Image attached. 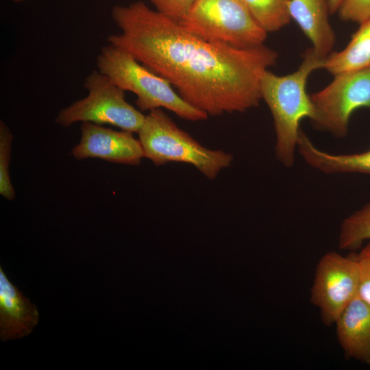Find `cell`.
I'll use <instances>...</instances> for the list:
<instances>
[{
    "instance_id": "cell-1",
    "label": "cell",
    "mask_w": 370,
    "mask_h": 370,
    "mask_svg": "<svg viewBox=\"0 0 370 370\" xmlns=\"http://www.w3.org/2000/svg\"><path fill=\"white\" fill-rule=\"evenodd\" d=\"M111 16L120 32L108 36V43L169 81L195 108L219 116L258 106L261 77L278 58L272 49L204 40L142 1L116 5Z\"/></svg>"
},
{
    "instance_id": "cell-2",
    "label": "cell",
    "mask_w": 370,
    "mask_h": 370,
    "mask_svg": "<svg viewBox=\"0 0 370 370\" xmlns=\"http://www.w3.org/2000/svg\"><path fill=\"white\" fill-rule=\"evenodd\" d=\"M325 58L310 48L293 73L280 76L267 69L261 77V98L268 106L274 122L275 157L286 167L293 166L295 161L301 121L306 117L311 120L314 114L310 96L306 92L308 78L314 71L323 69Z\"/></svg>"
},
{
    "instance_id": "cell-3",
    "label": "cell",
    "mask_w": 370,
    "mask_h": 370,
    "mask_svg": "<svg viewBox=\"0 0 370 370\" xmlns=\"http://www.w3.org/2000/svg\"><path fill=\"white\" fill-rule=\"evenodd\" d=\"M96 62L97 70L116 86L136 95V104L141 111L165 108L192 121L205 120L208 116L186 102L169 81L118 47L109 43L103 47Z\"/></svg>"
},
{
    "instance_id": "cell-4",
    "label": "cell",
    "mask_w": 370,
    "mask_h": 370,
    "mask_svg": "<svg viewBox=\"0 0 370 370\" xmlns=\"http://www.w3.org/2000/svg\"><path fill=\"white\" fill-rule=\"evenodd\" d=\"M145 158L155 165L182 162L195 167L208 180H214L229 167L233 156L221 149L205 147L183 131L161 109L145 115L138 132Z\"/></svg>"
},
{
    "instance_id": "cell-5",
    "label": "cell",
    "mask_w": 370,
    "mask_h": 370,
    "mask_svg": "<svg viewBox=\"0 0 370 370\" xmlns=\"http://www.w3.org/2000/svg\"><path fill=\"white\" fill-rule=\"evenodd\" d=\"M180 23L204 40L238 49L261 46L267 34L241 0H197Z\"/></svg>"
},
{
    "instance_id": "cell-6",
    "label": "cell",
    "mask_w": 370,
    "mask_h": 370,
    "mask_svg": "<svg viewBox=\"0 0 370 370\" xmlns=\"http://www.w3.org/2000/svg\"><path fill=\"white\" fill-rule=\"evenodd\" d=\"M87 95L62 108L56 123L69 127L77 122L110 125L138 133L145 115L125 99V92L99 70L88 74L84 83Z\"/></svg>"
},
{
    "instance_id": "cell-7",
    "label": "cell",
    "mask_w": 370,
    "mask_h": 370,
    "mask_svg": "<svg viewBox=\"0 0 370 370\" xmlns=\"http://www.w3.org/2000/svg\"><path fill=\"white\" fill-rule=\"evenodd\" d=\"M310 98L315 127L336 138L346 136L352 114L370 108V66L334 75L332 82Z\"/></svg>"
},
{
    "instance_id": "cell-8",
    "label": "cell",
    "mask_w": 370,
    "mask_h": 370,
    "mask_svg": "<svg viewBox=\"0 0 370 370\" xmlns=\"http://www.w3.org/2000/svg\"><path fill=\"white\" fill-rule=\"evenodd\" d=\"M360 269L356 254L346 256L335 251L320 259L311 288L310 301L319 308L322 321L327 325L336 321L358 296Z\"/></svg>"
},
{
    "instance_id": "cell-9",
    "label": "cell",
    "mask_w": 370,
    "mask_h": 370,
    "mask_svg": "<svg viewBox=\"0 0 370 370\" xmlns=\"http://www.w3.org/2000/svg\"><path fill=\"white\" fill-rule=\"evenodd\" d=\"M79 143L71 150L77 160L99 158L110 162L138 165L145 158L138 139L132 132L116 131L88 122L81 125Z\"/></svg>"
},
{
    "instance_id": "cell-10",
    "label": "cell",
    "mask_w": 370,
    "mask_h": 370,
    "mask_svg": "<svg viewBox=\"0 0 370 370\" xmlns=\"http://www.w3.org/2000/svg\"><path fill=\"white\" fill-rule=\"evenodd\" d=\"M39 321L37 307L14 285L0 267V338L20 339Z\"/></svg>"
},
{
    "instance_id": "cell-11",
    "label": "cell",
    "mask_w": 370,
    "mask_h": 370,
    "mask_svg": "<svg viewBox=\"0 0 370 370\" xmlns=\"http://www.w3.org/2000/svg\"><path fill=\"white\" fill-rule=\"evenodd\" d=\"M335 324L345 356L370 366V305L356 296Z\"/></svg>"
},
{
    "instance_id": "cell-12",
    "label": "cell",
    "mask_w": 370,
    "mask_h": 370,
    "mask_svg": "<svg viewBox=\"0 0 370 370\" xmlns=\"http://www.w3.org/2000/svg\"><path fill=\"white\" fill-rule=\"evenodd\" d=\"M289 12L316 53L325 58L335 43V34L329 21V0H292Z\"/></svg>"
},
{
    "instance_id": "cell-13",
    "label": "cell",
    "mask_w": 370,
    "mask_h": 370,
    "mask_svg": "<svg viewBox=\"0 0 370 370\" xmlns=\"http://www.w3.org/2000/svg\"><path fill=\"white\" fill-rule=\"evenodd\" d=\"M297 151L308 165L326 174L370 175V149L350 154L328 153L317 148L307 135L300 130Z\"/></svg>"
},
{
    "instance_id": "cell-14",
    "label": "cell",
    "mask_w": 370,
    "mask_h": 370,
    "mask_svg": "<svg viewBox=\"0 0 370 370\" xmlns=\"http://www.w3.org/2000/svg\"><path fill=\"white\" fill-rule=\"evenodd\" d=\"M370 66V17L360 23L346 47L330 53L323 69L334 75Z\"/></svg>"
},
{
    "instance_id": "cell-15",
    "label": "cell",
    "mask_w": 370,
    "mask_h": 370,
    "mask_svg": "<svg viewBox=\"0 0 370 370\" xmlns=\"http://www.w3.org/2000/svg\"><path fill=\"white\" fill-rule=\"evenodd\" d=\"M292 0H241L257 23L267 32L278 31L291 20Z\"/></svg>"
},
{
    "instance_id": "cell-16",
    "label": "cell",
    "mask_w": 370,
    "mask_h": 370,
    "mask_svg": "<svg viewBox=\"0 0 370 370\" xmlns=\"http://www.w3.org/2000/svg\"><path fill=\"white\" fill-rule=\"evenodd\" d=\"M366 241H370V201L343 221L338 247L341 249L355 250Z\"/></svg>"
},
{
    "instance_id": "cell-17",
    "label": "cell",
    "mask_w": 370,
    "mask_h": 370,
    "mask_svg": "<svg viewBox=\"0 0 370 370\" xmlns=\"http://www.w3.org/2000/svg\"><path fill=\"white\" fill-rule=\"evenodd\" d=\"M13 135L4 122H0V194L13 200L15 193L10 177V162Z\"/></svg>"
},
{
    "instance_id": "cell-18",
    "label": "cell",
    "mask_w": 370,
    "mask_h": 370,
    "mask_svg": "<svg viewBox=\"0 0 370 370\" xmlns=\"http://www.w3.org/2000/svg\"><path fill=\"white\" fill-rule=\"evenodd\" d=\"M156 8V11L181 22L188 14L197 0H148Z\"/></svg>"
},
{
    "instance_id": "cell-19",
    "label": "cell",
    "mask_w": 370,
    "mask_h": 370,
    "mask_svg": "<svg viewBox=\"0 0 370 370\" xmlns=\"http://www.w3.org/2000/svg\"><path fill=\"white\" fill-rule=\"evenodd\" d=\"M338 13L343 21L360 24L370 17V0H345Z\"/></svg>"
},
{
    "instance_id": "cell-20",
    "label": "cell",
    "mask_w": 370,
    "mask_h": 370,
    "mask_svg": "<svg viewBox=\"0 0 370 370\" xmlns=\"http://www.w3.org/2000/svg\"><path fill=\"white\" fill-rule=\"evenodd\" d=\"M360 269L358 297L370 305V241L356 254Z\"/></svg>"
},
{
    "instance_id": "cell-21",
    "label": "cell",
    "mask_w": 370,
    "mask_h": 370,
    "mask_svg": "<svg viewBox=\"0 0 370 370\" xmlns=\"http://www.w3.org/2000/svg\"><path fill=\"white\" fill-rule=\"evenodd\" d=\"M345 0H329L330 14L338 11Z\"/></svg>"
},
{
    "instance_id": "cell-22",
    "label": "cell",
    "mask_w": 370,
    "mask_h": 370,
    "mask_svg": "<svg viewBox=\"0 0 370 370\" xmlns=\"http://www.w3.org/2000/svg\"><path fill=\"white\" fill-rule=\"evenodd\" d=\"M15 3H21L27 0H12Z\"/></svg>"
}]
</instances>
